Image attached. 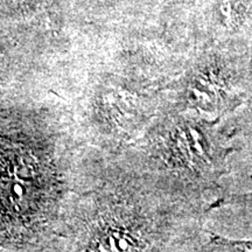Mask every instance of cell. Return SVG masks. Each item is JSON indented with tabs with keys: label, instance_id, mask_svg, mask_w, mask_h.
Instances as JSON below:
<instances>
[{
	"label": "cell",
	"instance_id": "1",
	"mask_svg": "<svg viewBox=\"0 0 252 252\" xmlns=\"http://www.w3.org/2000/svg\"><path fill=\"white\" fill-rule=\"evenodd\" d=\"M236 124L208 121L166 108L135 143L123 151L145 172L190 191L212 207L229 194L225 179L239 151Z\"/></svg>",
	"mask_w": 252,
	"mask_h": 252
},
{
	"label": "cell",
	"instance_id": "2",
	"mask_svg": "<svg viewBox=\"0 0 252 252\" xmlns=\"http://www.w3.org/2000/svg\"><path fill=\"white\" fill-rule=\"evenodd\" d=\"M252 226V190L247 193H229L214 204L206 222Z\"/></svg>",
	"mask_w": 252,
	"mask_h": 252
},
{
	"label": "cell",
	"instance_id": "3",
	"mask_svg": "<svg viewBox=\"0 0 252 252\" xmlns=\"http://www.w3.org/2000/svg\"><path fill=\"white\" fill-rule=\"evenodd\" d=\"M203 252H252V241L230 239L206 230L202 243Z\"/></svg>",
	"mask_w": 252,
	"mask_h": 252
}]
</instances>
